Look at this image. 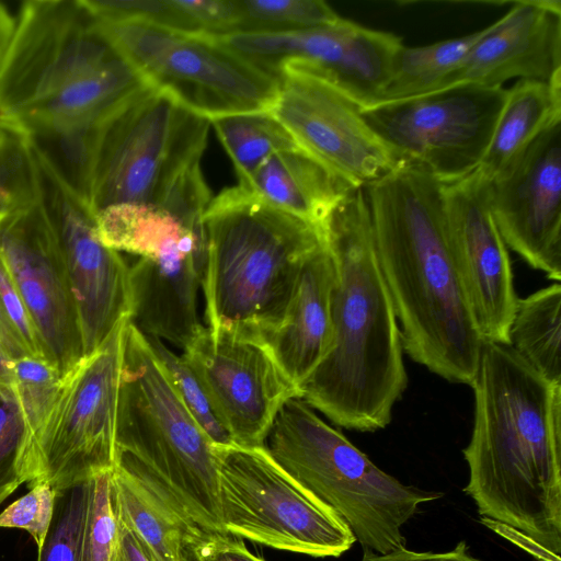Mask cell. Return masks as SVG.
<instances>
[{"mask_svg":"<svg viewBox=\"0 0 561 561\" xmlns=\"http://www.w3.org/2000/svg\"><path fill=\"white\" fill-rule=\"evenodd\" d=\"M463 491L478 512L561 552V385L510 344L484 341L471 385Z\"/></svg>","mask_w":561,"mask_h":561,"instance_id":"obj_1","label":"cell"},{"mask_svg":"<svg viewBox=\"0 0 561 561\" xmlns=\"http://www.w3.org/2000/svg\"><path fill=\"white\" fill-rule=\"evenodd\" d=\"M363 190L403 351L442 378L471 386L484 341L457 274L444 184L404 162Z\"/></svg>","mask_w":561,"mask_h":561,"instance_id":"obj_2","label":"cell"},{"mask_svg":"<svg viewBox=\"0 0 561 561\" xmlns=\"http://www.w3.org/2000/svg\"><path fill=\"white\" fill-rule=\"evenodd\" d=\"M321 232L334 268L333 335L301 398L341 427L375 432L390 423L408 375L363 187L332 210Z\"/></svg>","mask_w":561,"mask_h":561,"instance_id":"obj_3","label":"cell"},{"mask_svg":"<svg viewBox=\"0 0 561 561\" xmlns=\"http://www.w3.org/2000/svg\"><path fill=\"white\" fill-rule=\"evenodd\" d=\"M144 87L83 0L25 1L0 60V127L84 133Z\"/></svg>","mask_w":561,"mask_h":561,"instance_id":"obj_4","label":"cell"},{"mask_svg":"<svg viewBox=\"0 0 561 561\" xmlns=\"http://www.w3.org/2000/svg\"><path fill=\"white\" fill-rule=\"evenodd\" d=\"M204 224L206 328L264 340L283 320L304 263L322 244L321 229L240 185L211 197Z\"/></svg>","mask_w":561,"mask_h":561,"instance_id":"obj_5","label":"cell"},{"mask_svg":"<svg viewBox=\"0 0 561 561\" xmlns=\"http://www.w3.org/2000/svg\"><path fill=\"white\" fill-rule=\"evenodd\" d=\"M116 448V465L148 483L181 517L226 533L215 445L130 320L124 331Z\"/></svg>","mask_w":561,"mask_h":561,"instance_id":"obj_6","label":"cell"},{"mask_svg":"<svg viewBox=\"0 0 561 561\" xmlns=\"http://www.w3.org/2000/svg\"><path fill=\"white\" fill-rule=\"evenodd\" d=\"M263 447L296 481L336 511L363 550L407 547L403 525L443 493L407 485L378 468L301 397L278 411Z\"/></svg>","mask_w":561,"mask_h":561,"instance_id":"obj_7","label":"cell"},{"mask_svg":"<svg viewBox=\"0 0 561 561\" xmlns=\"http://www.w3.org/2000/svg\"><path fill=\"white\" fill-rule=\"evenodd\" d=\"M204 203L117 204L95 213L100 240L138 256L129 266L130 322L182 351L204 330L198 314L207 242Z\"/></svg>","mask_w":561,"mask_h":561,"instance_id":"obj_8","label":"cell"},{"mask_svg":"<svg viewBox=\"0 0 561 561\" xmlns=\"http://www.w3.org/2000/svg\"><path fill=\"white\" fill-rule=\"evenodd\" d=\"M210 122L149 87L95 128L88 202L95 213L117 204L160 206L194 168Z\"/></svg>","mask_w":561,"mask_h":561,"instance_id":"obj_9","label":"cell"},{"mask_svg":"<svg viewBox=\"0 0 561 561\" xmlns=\"http://www.w3.org/2000/svg\"><path fill=\"white\" fill-rule=\"evenodd\" d=\"M100 24L144 84L208 121L270 112L276 100L278 77L237 53L219 36L138 20Z\"/></svg>","mask_w":561,"mask_h":561,"instance_id":"obj_10","label":"cell"},{"mask_svg":"<svg viewBox=\"0 0 561 561\" xmlns=\"http://www.w3.org/2000/svg\"><path fill=\"white\" fill-rule=\"evenodd\" d=\"M226 533L277 550L340 557L356 538L346 520L289 476L264 447L215 446Z\"/></svg>","mask_w":561,"mask_h":561,"instance_id":"obj_11","label":"cell"},{"mask_svg":"<svg viewBox=\"0 0 561 561\" xmlns=\"http://www.w3.org/2000/svg\"><path fill=\"white\" fill-rule=\"evenodd\" d=\"M507 89L460 83L419 96L360 108L374 133L404 162L444 185L480 165Z\"/></svg>","mask_w":561,"mask_h":561,"instance_id":"obj_12","label":"cell"},{"mask_svg":"<svg viewBox=\"0 0 561 561\" xmlns=\"http://www.w3.org/2000/svg\"><path fill=\"white\" fill-rule=\"evenodd\" d=\"M128 320H123L96 351L62 378L36 442L37 478L32 484L48 482L59 495L116 466L124 331Z\"/></svg>","mask_w":561,"mask_h":561,"instance_id":"obj_13","label":"cell"},{"mask_svg":"<svg viewBox=\"0 0 561 561\" xmlns=\"http://www.w3.org/2000/svg\"><path fill=\"white\" fill-rule=\"evenodd\" d=\"M270 113L297 146L354 187L385 176L404 161L367 125L360 105L323 78L295 65L278 71Z\"/></svg>","mask_w":561,"mask_h":561,"instance_id":"obj_14","label":"cell"},{"mask_svg":"<svg viewBox=\"0 0 561 561\" xmlns=\"http://www.w3.org/2000/svg\"><path fill=\"white\" fill-rule=\"evenodd\" d=\"M33 151L39 202L59 245L78 311L83 356H89L123 320L130 319L129 266L100 240L88 202Z\"/></svg>","mask_w":561,"mask_h":561,"instance_id":"obj_15","label":"cell"},{"mask_svg":"<svg viewBox=\"0 0 561 561\" xmlns=\"http://www.w3.org/2000/svg\"><path fill=\"white\" fill-rule=\"evenodd\" d=\"M181 355L204 383L237 446L263 447L282 407L301 397L260 336L205 328Z\"/></svg>","mask_w":561,"mask_h":561,"instance_id":"obj_16","label":"cell"},{"mask_svg":"<svg viewBox=\"0 0 561 561\" xmlns=\"http://www.w3.org/2000/svg\"><path fill=\"white\" fill-rule=\"evenodd\" d=\"M237 53L278 77L285 65L331 82L360 107L377 102L404 45L396 34L341 19L334 24L283 33L219 36Z\"/></svg>","mask_w":561,"mask_h":561,"instance_id":"obj_17","label":"cell"},{"mask_svg":"<svg viewBox=\"0 0 561 561\" xmlns=\"http://www.w3.org/2000/svg\"><path fill=\"white\" fill-rule=\"evenodd\" d=\"M494 221L507 247L561 279V118L545 127L489 181Z\"/></svg>","mask_w":561,"mask_h":561,"instance_id":"obj_18","label":"cell"},{"mask_svg":"<svg viewBox=\"0 0 561 561\" xmlns=\"http://www.w3.org/2000/svg\"><path fill=\"white\" fill-rule=\"evenodd\" d=\"M0 256L47 359L62 378L84 357L76 301L54 230L38 201L0 224Z\"/></svg>","mask_w":561,"mask_h":561,"instance_id":"obj_19","label":"cell"},{"mask_svg":"<svg viewBox=\"0 0 561 561\" xmlns=\"http://www.w3.org/2000/svg\"><path fill=\"white\" fill-rule=\"evenodd\" d=\"M450 248L465 296L483 341L510 344L517 305L507 245L494 221L489 181L477 170L444 185Z\"/></svg>","mask_w":561,"mask_h":561,"instance_id":"obj_20","label":"cell"},{"mask_svg":"<svg viewBox=\"0 0 561 561\" xmlns=\"http://www.w3.org/2000/svg\"><path fill=\"white\" fill-rule=\"evenodd\" d=\"M561 77V2L517 1L486 26L444 88H501L511 79L550 82Z\"/></svg>","mask_w":561,"mask_h":561,"instance_id":"obj_21","label":"cell"},{"mask_svg":"<svg viewBox=\"0 0 561 561\" xmlns=\"http://www.w3.org/2000/svg\"><path fill=\"white\" fill-rule=\"evenodd\" d=\"M333 284V263L323 240L304 263L283 320L264 337L282 368L299 389L322 362L332 343Z\"/></svg>","mask_w":561,"mask_h":561,"instance_id":"obj_22","label":"cell"},{"mask_svg":"<svg viewBox=\"0 0 561 561\" xmlns=\"http://www.w3.org/2000/svg\"><path fill=\"white\" fill-rule=\"evenodd\" d=\"M270 206L321 229L354 190L299 147L274 153L238 184Z\"/></svg>","mask_w":561,"mask_h":561,"instance_id":"obj_23","label":"cell"},{"mask_svg":"<svg viewBox=\"0 0 561 561\" xmlns=\"http://www.w3.org/2000/svg\"><path fill=\"white\" fill-rule=\"evenodd\" d=\"M561 118V77L518 80L505 103L477 171L488 181L506 167L545 127Z\"/></svg>","mask_w":561,"mask_h":561,"instance_id":"obj_24","label":"cell"},{"mask_svg":"<svg viewBox=\"0 0 561 561\" xmlns=\"http://www.w3.org/2000/svg\"><path fill=\"white\" fill-rule=\"evenodd\" d=\"M111 485L117 520L150 559L181 561V541L196 525L181 517L148 483L119 465L111 472Z\"/></svg>","mask_w":561,"mask_h":561,"instance_id":"obj_25","label":"cell"},{"mask_svg":"<svg viewBox=\"0 0 561 561\" xmlns=\"http://www.w3.org/2000/svg\"><path fill=\"white\" fill-rule=\"evenodd\" d=\"M100 21L138 20L206 35L234 30V0H83Z\"/></svg>","mask_w":561,"mask_h":561,"instance_id":"obj_26","label":"cell"},{"mask_svg":"<svg viewBox=\"0 0 561 561\" xmlns=\"http://www.w3.org/2000/svg\"><path fill=\"white\" fill-rule=\"evenodd\" d=\"M561 286L559 282L518 298L510 345L547 380L561 385Z\"/></svg>","mask_w":561,"mask_h":561,"instance_id":"obj_27","label":"cell"},{"mask_svg":"<svg viewBox=\"0 0 561 561\" xmlns=\"http://www.w3.org/2000/svg\"><path fill=\"white\" fill-rule=\"evenodd\" d=\"M484 30L426 46L403 45L376 103L410 99L440 90L484 34Z\"/></svg>","mask_w":561,"mask_h":561,"instance_id":"obj_28","label":"cell"},{"mask_svg":"<svg viewBox=\"0 0 561 561\" xmlns=\"http://www.w3.org/2000/svg\"><path fill=\"white\" fill-rule=\"evenodd\" d=\"M209 122L232 161L239 184L274 153L298 147L270 112L232 114Z\"/></svg>","mask_w":561,"mask_h":561,"instance_id":"obj_29","label":"cell"},{"mask_svg":"<svg viewBox=\"0 0 561 561\" xmlns=\"http://www.w3.org/2000/svg\"><path fill=\"white\" fill-rule=\"evenodd\" d=\"M234 10L232 33L293 32L342 19L322 0H234Z\"/></svg>","mask_w":561,"mask_h":561,"instance_id":"obj_30","label":"cell"},{"mask_svg":"<svg viewBox=\"0 0 561 561\" xmlns=\"http://www.w3.org/2000/svg\"><path fill=\"white\" fill-rule=\"evenodd\" d=\"M37 478L33 442L12 385L0 383V505Z\"/></svg>","mask_w":561,"mask_h":561,"instance_id":"obj_31","label":"cell"},{"mask_svg":"<svg viewBox=\"0 0 561 561\" xmlns=\"http://www.w3.org/2000/svg\"><path fill=\"white\" fill-rule=\"evenodd\" d=\"M39 198L33 148L22 133L0 127V224Z\"/></svg>","mask_w":561,"mask_h":561,"instance_id":"obj_32","label":"cell"},{"mask_svg":"<svg viewBox=\"0 0 561 561\" xmlns=\"http://www.w3.org/2000/svg\"><path fill=\"white\" fill-rule=\"evenodd\" d=\"M146 336V335H145ZM175 391L193 419L215 446L234 445L204 383L182 355L159 339L146 336Z\"/></svg>","mask_w":561,"mask_h":561,"instance_id":"obj_33","label":"cell"},{"mask_svg":"<svg viewBox=\"0 0 561 561\" xmlns=\"http://www.w3.org/2000/svg\"><path fill=\"white\" fill-rule=\"evenodd\" d=\"M12 373V386L20 401L35 453L38 436L57 400L62 376L47 358L35 356H23L13 360Z\"/></svg>","mask_w":561,"mask_h":561,"instance_id":"obj_34","label":"cell"},{"mask_svg":"<svg viewBox=\"0 0 561 561\" xmlns=\"http://www.w3.org/2000/svg\"><path fill=\"white\" fill-rule=\"evenodd\" d=\"M93 480V479H92ZM92 480L57 496L55 515L36 561H79L91 503Z\"/></svg>","mask_w":561,"mask_h":561,"instance_id":"obj_35","label":"cell"},{"mask_svg":"<svg viewBox=\"0 0 561 561\" xmlns=\"http://www.w3.org/2000/svg\"><path fill=\"white\" fill-rule=\"evenodd\" d=\"M111 472L99 474L92 480L91 503L79 561H114L118 520L112 495Z\"/></svg>","mask_w":561,"mask_h":561,"instance_id":"obj_36","label":"cell"},{"mask_svg":"<svg viewBox=\"0 0 561 561\" xmlns=\"http://www.w3.org/2000/svg\"><path fill=\"white\" fill-rule=\"evenodd\" d=\"M30 491L9 504L0 513V528L25 530L39 551L49 534L57 502V493L45 481L35 482Z\"/></svg>","mask_w":561,"mask_h":561,"instance_id":"obj_37","label":"cell"},{"mask_svg":"<svg viewBox=\"0 0 561 561\" xmlns=\"http://www.w3.org/2000/svg\"><path fill=\"white\" fill-rule=\"evenodd\" d=\"M181 561H264L251 553L243 539L229 533L193 526L180 546Z\"/></svg>","mask_w":561,"mask_h":561,"instance_id":"obj_38","label":"cell"},{"mask_svg":"<svg viewBox=\"0 0 561 561\" xmlns=\"http://www.w3.org/2000/svg\"><path fill=\"white\" fill-rule=\"evenodd\" d=\"M0 319L9 328L27 356L47 358L38 332L1 256Z\"/></svg>","mask_w":561,"mask_h":561,"instance_id":"obj_39","label":"cell"},{"mask_svg":"<svg viewBox=\"0 0 561 561\" xmlns=\"http://www.w3.org/2000/svg\"><path fill=\"white\" fill-rule=\"evenodd\" d=\"M362 561H481L469 553L466 541H460L453 550L445 552L413 551L407 547L391 552L379 554L369 550H363Z\"/></svg>","mask_w":561,"mask_h":561,"instance_id":"obj_40","label":"cell"},{"mask_svg":"<svg viewBox=\"0 0 561 561\" xmlns=\"http://www.w3.org/2000/svg\"><path fill=\"white\" fill-rule=\"evenodd\" d=\"M27 356L9 328L0 319V383L13 385V360Z\"/></svg>","mask_w":561,"mask_h":561,"instance_id":"obj_41","label":"cell"},{"mask_svg":"<svg viewBox=\"0 0 561 561\" xmlns=\"http://www.w3.org/2000/svg\"><path fill=\"white\" fill-rule=\"evenodd\" d=\"M114 561H152L135 536L119 522Z\"/></svg>","mask_w":561,"mask_h":561,"instance_id":"obj_42","label":"cell"},{"mask_svg":"<svg viewBox=\"0 0 561 561\" xmlns=\"http://www.w3.org/2000/svg\"><path fill=\"white\" fill-rule=\"evenodd\" d=\"M14 19L7 7L0 2V60L4 56L15 31Z\"/></svg>","mask_w":561,"mask_h":561,"instance_id":"obj_43","label":"cell"}]
</instances>
